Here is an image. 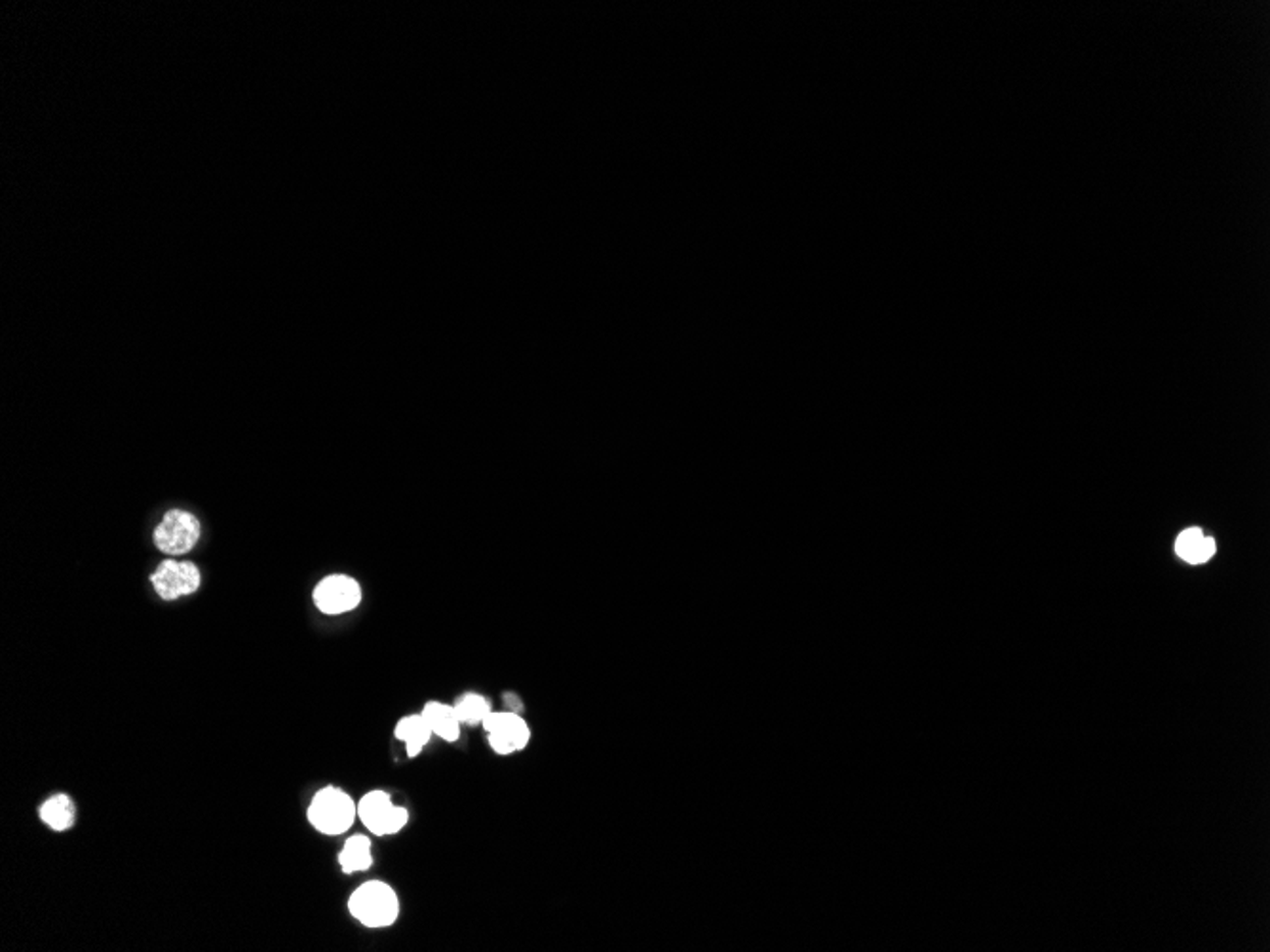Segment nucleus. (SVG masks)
Masks as SVG:
<instances>
[{
    "instance_id": "9d476101",
    "label": "nucleus",
    "mask_w": 1270,
    "mask_h": 952,
    "mask_svg": "<svg viewBox=\"0 0 1270 952\" xmlns=\"http://www.w3.org/2000/svg\"><path fill=\"white\" fill-rule=\"evenodd\" d=\"M1175 552L1186 563L1199 565V563H1206L1215 554V542L1213 539L1204 537L1200 528H1189L1179 535L1177 544H1175Z\"/></svg>"
},
{
    "instance_id": "0eeeda50",
    "label": "nucleus",
    "mask_w": 1270,
    "mask_h": 952,
    "mask_svg": "<svg viewBox=\"0 0 1270 952\" xmlns=\"http://www.w3.org/2000/svg\"><path fill=\"white\" fill-rule=\"evenodd\" d=\"M362 601L360 583L346 574H331L316 585L315 605L324 614L354 611Z\"/></svg>"
},
{
    "instance_id": "f257e3e1",
    "label": "nucleus",
    "mask_w": 1270,
    "mask_h": 952,
    "mask_svg": "<svg viewBox=\"0 0 1270 952\" xmlns=\"http://www.w3.org/2000/svg\"><path fill=\"white\" fill-rule=\"evenodd\" d=\"M348 910L360 925L386 928L398 918L400 903L396 892L385 882H366L350 896Z\"/></svg>"
},
{
    "instance_id": "f8f14e48",
    "label": "nucleus",
    "mask_w": 1270,
    "mask_h": 952,
    "mask_svg": "<svg viewBox=\"0 0 1270 952\" xmlns=\"http://www.w3.org/2000/svg\"><path fill=\"white\" fill-rule=\"evenodd\" d=\"M39 816L50 829L67 831L74 824V804L67 795H54L44 802Z\"/></svg>"
},
{
    "instance_id": "9b49d317",
    "label": "nucleus",
    "mask_w": 1270,
    "mask_h": 952,
    "mask_svg": "<svg viewBox=\"0 0 1270 952\" xmlns=\"http://www.w3.org/2000/svg\"><path fill=\"white\" fill-rule=\"evenodd\" d=\"M339 863L346 875L368 871L373 865L372 842L368 837L356 835L344 842L343 852L339 855Z\"/></svg>"
},
{
    "instance_id": "20e7f679",
    "label": "nucleus",
    "mask_w": 1270,
    "mask_h": 952,
    "mask_svg": "<svg viewBox=\"0 0 1270 952\" xmlns=\"http://www.w3.org/2000/svg\"><path fill=\"white\" fill-rule=\"evenodd\" d=\"M357 818L373 835L386 837L401 831V827L409 820V811L394 806L392 798L385 791H372L357 802Z\"/></svg>"
},
{
    "instance_id": "1a4fd4ad",
    "label": "nucleus",
    "mask_w": 1270,
    "mask_h": 952,
    "mask_svg": "<svg viewBox=\"0 0 1270 952\" xmlns=\"http://www.w3.org/2000/svg\"><path fill=\"white\" fill-rule=\"evenodd\" d=\"M396 738L405 743V749L409 757H417L423 751V747L429 743L430 738L434 736L429 721L421 715H409L403 717L398 726H396Z\"/></svg>"
},
{
    "instance_id": "423d86ee",
    "label": "nucleus",
    "mask_w": 1270,
    "mask_h": 952,
    "mask_svg": "<svg viewBox=\"0 0 1270 952\" xmlns=\"http://www.w3.org/2000/svg\"><path fill=\"white\" fill-rule=\"evenodd\" d=\"M484 728L489 732V743L493 751L499 754L521 751L531 738L528 723L519 717V713H514V711H504V713L491 711L484 721Z\"/></svg>"
},
{
    "instance_id": "ddd939ff",
    "label": "nucleus",
    "mask_w": 1270,
    "mask_h": 952,
    "mask_svg": "<svg viewBox=\"0 0 1270 952\" xmlns=\"http://www.w3.org/2000/svg\"><path fill=\"white\" fill-rule=\"evenodd\" d=\"M453 708H455L460 725L471 726L484 725V721L489 717V713L493 711L491 710V702L487 697L482 696V694H474V692L464 694Z\"/></svg>"
},
{
    "instance_id": "6e6552de",
    "label": "nucleus",
    "mask_w": 1270,
    "mask_h": 952,
    "mask_svg": "<svg viewBox=\"0 0 1270 952\" xmlns=\"http://www.w3.org/2000/svg\"><path fill=\"white\" fill-rule=\"evenodd\" d=\"M423 717L429 721L430 728L436 736H440L445 741H457L458 734H460V721L453 706L429 702L423 710Z\"/></svg>"
},
{
    "instance_id": "4468645a",
    "label": "nucleus",
    "mask_w": 1270,
    "mask_h": 952,
    "mask_svg": "<svg viewBox=\"0 0 1270 952\" xmlns=\"http://www.w3.org/2000/svg\"><path fill=\"white\" fill-rule=\"evenodd\" d=\"M504 704H506L508 711H514V713H519V711L523 710V708H521V699L514 696V694H506V696H504Z\"/></svg>"
},
{
    "instance_id": "f03ea898",
    "label": "nucleus",
    "mask_w": 1270,
    "mask_h": 952,
    "mask_svg": "<svg viewBox=\"0 0 1270 952\" xmlns=\"http://www.w3.org/2000/svg\"><path fill=\"white\" fill-rule=\"evenodd\" d=\"M356 816L354 800L337 787L318 791L309 806V822L324 835H343L354 824Z\"/></svg>"
},
{
    "instance_id": "7ed1b4c3",
    "label": "nucleus",
    "mask_w": 1270,
    "mask_h": 952,
    "mask_svg": "<svg viewBox=\"0 0 1270 952\" xmlns=\"http://www.w3.org/2000/svg\"><path fill=\"white\" fill-rule=\"evenodd\" d=\"M201 539V521L185 510H170L155 528V544L162 554H188Z\"/></svg>"
},
{
    "instance_id": "39448f33",
    "label": "nucleus",
    "mask_w": 1270,
    "mask_h": 952,
    "mask_svg": "<svg viewBox=\"0 0 1270 952\" xmlns=\"http://www.w3.org/2000/svg\"><path fill=\"white\" fill-rule=\"evenodd\" d=\"M158 596L164 601H175L195 594L201 587V570L195 563L168 559L158 565L157 572L151 576Z\"/></svg>"
}]
</instances>
